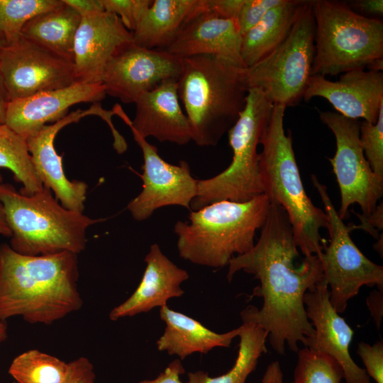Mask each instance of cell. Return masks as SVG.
Here are the masks:
<instances>
[{"mask_svg": "<svg viewBox=\"0 0 383 383\" xmlns=\"http://www.w3.org/2000/svg\"><path fill=\"white\" fill-rule=\"evenodd\" d=\"M367 305L379 329L383 316V292L373 290L367 298Z\"/></svg>", "mask_w": 383, "mask_h": 383, "instance_id": "42", "label": "cell"}, {"mask_svg": "<svg viewBox=\"0 0 383 383\" xmlns=\"http://www.w3.org/2000/svg\"><path fill=\"white\" fill-rule=\"evenodd\" d=\"M243 2L244 0H204V11L236 21Z\"/></svg>", "mask_w": 383, "mask_h": 383, "instance_id": "37", "label": "cell"}, {"mask_svg": "<svg viewBox=\"0 0 383 383\" xmlns=\"http://www.w3.org/2000/svg\"><path fill=\"white\" fill-rule=\"evenodd\" d=\"M182 59L165 50L148 49L133 42L122 47L107 64L101 79L106 94L125 104L162 82L178 80Z\"/></svg>", "mask_w": 383, "mask_h": 383, "instance_id": "13", "label": "cell"}, {"mask_svg": "<svg viewBox=\"0 0 383 383\" xmlns=\"http://www.w3.org/2000/svg\"><path fill=\"white\" fill-rule=\"evenodd\" d=\"M6 41L4 39H0V48L6 45Z\"/></svg>", "mask_w": 383, "mask_h": 383, "instance_id": "48", "label": "cell"}, {"mask_svg": "<svg viewBox=\"0 0 383 383\" xmlns=\"http://www.w3.org/2000/svg\"><path fill=\"white\" fill-rule=\"evenodd\" d=\"M77 254H21L0 245V321L50 325L79 310Z\"/></svg>", "mask_w": 383, "mask_h": 383, "instance_id": "2", "label": "cell"}, {"mask_svg": "<svg viewBox=\"0 0 383 383\" xmlns=\"http://www.w3.org/2000/svg\"><path fill=\"white\" fill-rule=\"evenodd\" d=\"M307 3L306 0H282L242 36L240 54L246 68L265 57L284 40Z\"/></svg>", "mask_w": 383, "mask_h": 383, "instance_id": "25", "label": "cell"}, {"mask_svg": "<svg viewBox=\"0 0 383 383\" xmlns=\"http://www.w3.org/2000/svg\"><path fill=\"white\" fill-rule=\"evenodd\" d=\"M7 102L0 100V124L5 123V115Z\"/></svg>", "mask_w": 383, "mask_h": 383, "instance_id": "47", "label": "cell"}, {"mask_svg": "<svg viewBox=\"0 0 383 383\" xmlns=\"http://www.w3.org/2000/svg\"><path fill=\"white\" fill-rule=\"evenodd\" d=\"M357 353L360 357L365 371L376 383H383V342L373 345L365 342L358 344Z\"/></svg>", "mask_w": 383, "mask_h": 383, "instance_id": "35", "label": "cell"}, {"mask_svg": "<svg viewBox=\"0 0 383 383\" xmlns=\"http://www.w3.org/2000/svg\"><path fill=\"white\" fill-rule=\"evenodd\" d=\"M160 316L166 327L157 340V348L160 351L177 355L180 360L194 353L205 354L214 348H228L240 332V326L224 333H217L167 305L160 308Z\"/></svg>", "mask_w": 383, "mask_h": 383, "instance_id": "24", "label": "cell"}, {"mask_svg": "<svg viewBox=\"0 0 383 383\" xmlns=\"http://www.w3.org/2000/svg\"><path fill=\"white\" fill-rule=\"evenodd\" d=\"M286 107L274 104L261 135L259 170L263 188L271 204L285 211L292 224L296 244L305 257L322 253L324 240L320 230L328 226L326 212L307 196L296 163L290 132L286 134Z\"/></svg>", "mask_w": 383, "mask_h": 383, "instance_id": "4", "label": "cell"}, {"mask_svg": "<svg viewBox=\"0 0 383 383\" xmlns=\"http://www.w3.org/2000/svg\"><path fill=\"white\" fill-rule=\"evenodd\" d=\"M104 11L118 16L124 26L133 32L151 0H101Z\"/></svg>", "mask_w": 383, "mask_h": 383, "instance_id": "33", "label": "cell"}, {"mask_svg": "<svg viewBox=\"0 0 383 383\" xmlns=\"http://www.w3.org/2000/svg\"><path fill=\"white\" fill-rule=\"evenodd\" d=\"M241 42L242 35L235 19L203 12L191 19L165 50L181 58L219 56L245 67L241 58Z\"/></svg>", "mask_w": 383, "mask_h": 383, "instance_id": "22", "label": "cell"}, {"mask_svg": "<svg viewBox=\"0 0 383 383\" xmlns=\"http://www.w3.org/2000/svg\"><path fill=\"white\" fill-rule=\"evenodd\" d=\"M185 372L179 359L171 362L163 372L154 379L142 380L139 383H182L180 375Z\"/></svg>", "mask_w": 383, "mask_h": 383, "instance_id": "38", "label": "cell"}, {"mask_svg": "<svg viewBox=\"0 0 383 383\" xmlns=\"http://www.w3.org/2000/svg\"><path fill=\"white\" fill-rule=\"evenodd\" d=\"M292 383H342V367L329 355L307 347L299 349Z\"/></svg>", "mask_w": 383, "mask_h": 383, "instance_id": "31", "label": "cell"}, {"mask_svg": "<svg viewBox=\"0 0 383 383\" xmlns=\"http://www.w3.org/2000/svg\"><path fill=\"white\" fill-rule=\"evenodd\" d=\"M347 4L354 11H358L366 17L367 15L380 16L383 14L382 0H357Z\"/></svg>", "mask_w": 383, "mask_h": 383, "instance_id": "40", "label": "cell"}, {"mask_svg": "<svg viewBox=\"0 0 383 383\" xmlns=\"http://www.w3.org/2000/svg\"><path fill=\"white\" fill-rule=\"evenodd\" d=\"M146 267L134 292L109 313L111 321L146 313L155 307L167 306L169 299L184 294L182 282L188 279V272L173 263L157 243L150 246L145 257Z\"/></svg>", "mask_w": 383, "mask_h": 383, "instance_id": "21", "label": "cell"}, {"mask_svg": "<svg viewBox=\"0 0 383 383\" xmlns=\"http://www.w3.org/2000/svg\"><path fill=\"white\" fill-rule=\"evenodd\" d=\"M132 42V32L113 13L104 11L82 18L74 42L76 82L101 83L110 60Z\"/></svg>", "mask_w": 383, "mask_h": 383, "instance_id": "19", "label": "cell"}, {"mask_svg": "<svg viewBox=\"0 0 383 383\" xmlns=\"http://www.w3.org/2000/svg\"><path fill=\"white\" fill-rule=\"evenodd\" d=\"M182 59L178 96L187 117L192 140L215 146L243 110L249 90L246 69L215 55Z\"/></svg>", "mask_w": 383, "mask_h": 383, "instance_id": "3", "label": "cell"}, {"mask_svg": "<svg viewBox=\"0 0 383 383\" xmlns=\"http://www.w3.org/2000/svg\"><path fill=\"white\" fill-rule=\"evenodd\" d=\"M93 365L89 359L80 357L68 362V370L63 383H94Z\"/></svg>", "mask_w": 383, "mask_h": 383, "instance_id": "36", "label": "cell"}, {"mask_svg": "<svg viewBox=\"0 0 383 383\" xmlns=\"http://www.w3.org/2000/svg\"><path fill=\"white\" fill-rule=\"evenodd\" d=\"M0 201L11 231L10 246L23 255H78L86 247L88 228L101 221L64 207L44 186L26 195L1 184Z\"/></svg>", "mask_w": 383, "mask_h": 383, "instance_id": "6", "label": "cell"}, {"mask_svg": "<svg viewBox=\"0 0 383 383\" xmlns=\"http://www.w3.org/2000/svg\"><path fill=\"white\" fill-rule=\"evenodd\" d=\"M304 304L314 329L305 347L329 355L340 365L345 383H372L365 369L359 367L349 353L353 330L330 302L329 291L323 277L305 294Z\"/></svg>", "mask_w": 383, "mask_h": 383, "instance_id": "16", "label": "cell"}, {"mask_svg": "<svg viewBox=\"0 0 383 383\" xmlns=\"http://www.w3.org/2000/svg\"><path fill=\"white\" fill-rule=\"evenodd\" d=\"M1 182H2V177L0 175V186L1 184Z\"/></svg>", "mask_w": 383, "mask_h": 383, "instance_id": "49", "label": "cell"}, {"mask_svg": "<svg viewBox=\"0 0 383 383\" xmlns=\"http://www.w3.org/2000/svg\"><path fill=\"white\" fill-rule=\"evenodd\" d=\"M326 99L337 113L350 119L375 123L383 106L382 71L355 70L342 74L338 81L311 75L303 99Z\"/></svg>", "mask_w": 383, "mask_h": 383, "instance_id": "17", "label": "cell"}, {"mask_svg": "<svg viewBox=\"0 0 383 383\" xmlns=\"http://www.w3.org/2000/svg\"><path fill=\"white\" fill-rule=\"evenodd\" d=\"M342 383H345V382H342Z\"/></svg>", "mask_w": 383, "mask_h": 383, "instance_id": "52", "label": "cell"}, {"mask_svg": "<svg viewBox=\"0 0 383 383\" xmlns=\"http://www.w3.org/2000/svg\"><path fill=\"white\" fill-rule=\"evenodd\" d=\"M102 83H80L7 102L5 124L26 140L48 122L67 115L69 108L82 102L98 103L106 96Z\"/></svg>", "mask_w": 383, "mask_h": 383, "instance_id": "20", "label": "cell"}, {"mask_svg": "<svg viewBox=\"0 0 383 383\" xmlns=\"http://www.w3.org/2000/svg\"><path fill=\"white\" fill-rule=\"evenodd\" d=\"M0 39H4L1 35H0Z\"/></svg>", "mask_w": 383, "mask_h": 383, "instance_id": "50", "label": "cell"}, {"mask_svg": "<svg viewBox=\"0 0 383 383\" xmlns=\"http://www.w3.org/2000/svg\"><path fill=\"white\" fill-rule=\"evenodd\" d=\"M62 3V0H0V35L6 45L16 43L29 20Z\"/></svg>", "mask_w": 383, "mask_h": 383, "instance_id": "30", "label": "cell"}, {"mask_svg": "<svg viewBox=\"0 0 383 383\" xmlns=\"http://www.w3.org/2000/svg\"><path fill=\"white\" fill-rule=\"evenodd\" d=\"M319 116L333 133L336 150L328 158L338 184L340 204L338 213L348 216L350 206L357 204L362 216H370L383 194V177L376 174L367 160L360 143V122L337 112L319 111Z\"/></svg>", "mask_w": 383, "mask_h": 383, "instance_id": "11", "label": "cell"}, {"mask_svg": "<svg viewBox=\"0 0 383 383\" xmlns=\"http://www.w3.org/2000/svg\"><path fill=\"white\" fill-rule=\"evenodd\" d=\"M134 103L135 113L133 121L119 104L113 109L115 114L141 137H153L160 142L179 145L192 140L189 123L178 96L177 80L162 82L152 90L141 94Z\"/></svg>", "mask_w": 383, "mask_h": 383, "instance_id": "18", "label": "cell"}, {"mask_svg": "<svg viewBox=\"0 0 383 383\" xmlns=\"http://www.w3.org/2000/svg\"><path fill=\"white\" fill-rule=\"evenodd\" d=\"M315 52L311 75L382 71L383 22L354 11L347 3L311 1Z\"/></svg>", "mask_w": 383, "mask_h": 383, "instance_id": "7", "label": "cell"}, {"mask_svg": "<svg viewBox=\"0 0 383 383\" xmlns=\"http://www.w3.org/2000/svg\"><path fill=\"white\" fill-rule=\"evenodd\" d=\"M273 106L260 89L248 90L245 106L228 131L233 152L231 162L216 176L198 179L197 194L191 204V210L222 200L244 202L263 194L257 145Z\"/></svg>", "mask_w": 383, "mask_h": 383, "instance_id": "8", "label": "cell"}, {"mask_svg": "<svg viewBox=\"0 0 383 383\" xmlns=\"http://www.w3.org/2000/svg\"><path fill=\"white\" fill-rule=\"evenodd\" d=\"M204 12V0H154L132 32L139 46L166 50L183 27Z\"/></svg>", "mask_w": 383, "mask_h": 383, "instance_id": "23", "label": "cell"}, {"mask_svg": "<svg viewBox=\"0 0 383 383\" xmlns=\"http://www.w3.org/2000/svg\"><path fill=\"white\" fill-rule=\"evenodd\" d=\"M81 19L75 10L62 1L60 6L29 20L22 29L21 36L73 61L74 38Z\"/></svg>", "mask_w": 383, "mask_h": 383, "instance_id": "26", "label": "cell"}, {"mask_svg": "<svg viewBox=\"0 0 383 383\" xmlns=\"http://www.w3.org/2000/svg\"><path fill=\"white\" fill-rule=\"evenodd\" d=\"M68 363L36 349L16 356L9 368L16 383H63Z\"/></svg>", "mask_w": 383, "mask_h": 383, "instance_id": "29", "label": "cell"}, {"mask_svg": "<svg viewBox=\"0 0 383 383\" xmlns=\"http://www.w3.org/2000/svg\"><path fill=\"white\" fill-rule=\"evenodd\" d=\"M315 21L308 3L284 40L246 69L248 89L262 91L274 105L296 106L303 99L315 52Z\"/></svg>", "mask_w": 383, "mask_h": 383, "instance_id": "9", "label": "cell"}, {"mask_svg": "<svg viewBox=\"0 0 383 383\" xmlns=\"http://www.w3.org/2000/svg\"><path fill=\"white\" fill-rule=\"evenodd\" d=\"M89 115L99 116L107 122L112 112L94 103L87 110L77 109L54 123L44 126L26 139L34 169L43 185L55 194L64 207L79 212L84 209L87 184L82 181H71L66 177L62 157L57 153L54 142L63 127Z\"/></svg>", "mask_w": 383, "mask_h": 383, "instance_id": "15", "label": "cell"}, {"mask_svg": "<svg viewBox=\"0 0 383 383\" xmlns=\"http://www.w3.org/2000/svg\"><path fill=\"white\" fill-rule=\"evenodd\" d=\"M7 326L4 321H0V343L5 341L7 338Z\"/></svg>", "mask_w": 383, "mask_h": 383, "instance_id": "46", "label": "cell"}, {"mask_svg": "<svg viewBox=\"0 0 383 383\" xmlns=\"http://www.w3.org/2000/svg\"><path fill=\"white\" fill-rule=\"evenodd\" d=\"M262 383H284V374L278 361H273L267 366Z\"/></svg>", "mask_w": 383, "mask_h": 383, "instance_id": "43", "label": "cell"}, {"mask_svg": "<svg viewBox=\"0 0 383 383\" xmlns=\"http://www.w3.org/2000/svg\"><path fill=\"white\" fill-rule=\"evenodd\" d=\"M0 167L13 172L23 185L21 193L31 195L43 188L34 169L26 140L5 123L0 124Z\"/></svg>", "mask_w": 383, "mask_h": 383, "instance_id": "28", "label": "cell"}, {"mask_svg": "<svg viewBox=\"0 0 383 383\" xmlns=\"http://www.w3.org/2000/svg\"><path fill=\"white\" fill-rule=\"evenodd\" d=\"M270 204L267 196L261 194L244 202L222 200L191 210L188 220L178 221L174 226L179 256L201 266L228 265L234 255L252 248Z\"/></svg>", "mask_w": 383, "mask_h": 383, "instance_id": "5", "label": "cell"}, {"mask_svg": "<svg viewBox=\"0 0 383 383\" xmlns=\"http://www.w3.org/2000/svg\"><path fill=\"white\" fill-rule=\"evenodd\" d=\"M289 218L282 206L270 204L257 241L248 252L234 256L228 263L227 279L244 271L260 281L252 296L263 299L258 309L248 306L240 313L243 322L257 324L265 330L274 351L285 353V344L293 352L299 343L304 346L314 334L307 318L304 298L306 292L323 278L319 257H305L295 264L299 252Z\"/></svg>", "mask_w": 383, "mask_h": 383, "instance_id": "1", "label": "cell"}, {"mask_svg": "<svg viewBox=\"0 0 383 383\" xmlns=\"http://www.w3.org/2000/svg\"><path fill=\"white\" fill-rule=\"evenodd\" d=\"M0 72L9 101L76 83L73 61L22 36L0 48Z\"/></svg>", "mask_w": 383, "mask_h": 383, "instance_id": "12", "label": "cell"}, {"mask_svg": "<svg viewBox=\"0 0 383 383\" xmlns=\"http://www.w3.org/2000/svg\"><path fill=\"white\" fill-rule=\"evenodd\" d=\"M282 0H244L236 22L242 36L257 25L267 12Z\"/></svg>", "mask_w": 383, "mask_h": 383, "instance_id": "34", "label": "cell"}, {"mask_svg": "<svg viewBox=\"0 0 383 383\" xmlns=\"http://www.w3.org/2000/svg\"><path fill=\"white\" fill-rule=\"evenodd\" d=\"M131 130L143 157V189L127 206L133 218L138 221L147 220L155 211L167 206H181L191 210L197 194L198 179L192 177L187 162L170 164L160 157L155 145Z\"/></svg>", "mask_w": 383, "mask_h": 383, "instance_id": "14", "label": "cell"}, {"mask_svg": "<svg viewBox=\"0 0 383 383\" xmlns=\"http://www.w3.org/2000/svg\"><path fill=\"white\" fill-rule=\"evenodd\" d=\"M311 182L328 216L329 244H323L319 256L323 276L328 284L330 302L340 313L362 286H376L383 292V267L368 259L356 246L350 235V226L340 218L326 187L314 174L311 175Z\"/></svg>", "mask_w": 383, "mask_h": 383, "instance_id": "10", "label": "cell"}, {"mask_svg": "<svg viewBox=\"0 0 383 383\" xmlns=\"http://www.w3.org/2000/svg\"><path fill=\"white\" fill-rule=\"evenodd\" d=\"M75 10L81 18L104 11L101 0H62Z\"/></svg>", "mask_w": 383, "mask_h": 383, "instance_id": "39", "label": "cell"}, {"mask_svg": "<svg viewBox=\"0 0 383 383\" xmlns=\"http://www.w3.org/2000/svg\"><path fill=\"white\" fill-rule=\"evenodd\" d=\"M0 235L11 238V231L6 220L4 209L0 201Z\"/></svg>", "mask_w": 383, "mask_h": 383, "instance_id": "44", "label": "cell"}, {"mask_svg": "<svg viewBox=\"0 0 383 383\" xmlns=\"http://www.w3.org/2000/svg\"><path fill=\"white\" fill-rule=\"evenodd\" d=\"M13 383H16V382H13Z\"/></svg>", "mask_w": 383, "mask_h": 383, "instance_id": "51", "label": "cell"}, {"mask_svg": "<svg viewBox=\"0 0 383 383\" xmlns=\"http://www.w3.org/2000/svg\"><path fill=\"white\" fill-rule=\"evenodd\" d=\"M238 356L233 367L226 373L211 377L203 371L188 373L187 383H245L253 372L260 357L267 352V332L257 324L243 322L239 333Z\"/></svg>", "mask_w": 383, "mask_h": 383, "instance_id": "27", "label": "cell"}, {"mask_svg": "<svg viewBox=\"0 0 383 383\" xmlns=\"http://www.w3.org/2000/svg\"><path fill=\"white\" fill-rule=\"evenodd\" d=\"M382 203L377 205L374 211L367 217L362 215H357L362 222V224L358 226H353L354 228H361L367 231L373 237L377 238L378 232L374 228L377 227L379 229H382Z\"/></svg>", "mask_w": 383, "mask_h": 383, "instance_id": "41", "label": "cell"}, {"mask_svg": "<svg viewBox=\"0 0 383 383\" xmlns=\"http://www.w3.org/2000/svg\"><path fill=\"white\" fill-rule=\"evenodd\" d=\"M360 143L373 172L383 177V106L375 123H360Z\"/></svg>", "mask_w": 383, "mask_h": 383, "instance_id": "32", "label": "cell"}, {"mask_svg": "<svg viewBox=\"0 0 383 383\" xmlns=\"http://www.w3.org/2000/svg\"><path fill=\"white\" fill-rule=\"evenodd\" d=\"M0 100L8 102V94L6 89L5 88V85L4 83L3 77L0 72Z\"/></svg>", "mask_w": 383, "mask_h": 383, "instance_id": "45", "label": "cell"}]
</instances>
